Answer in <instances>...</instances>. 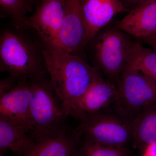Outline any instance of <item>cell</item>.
Instances as JSON below:
<instances>
[{"instance_id":"8fae6325","label":"cell","mask_w":156,"mask_h":156,"mask_svg":"<svg viewBox=\"0 0 156 156\" xmlns=\"http://www.w3.org/2000/svg\"><path fill=\"white\" fill-rule=\"evenodd\" d=\"M117 87L103 76L96 80L75 105L71 115L80 119L110 107L118 96Z\"/></svg>"},{"instance_id":"6da1fadb","label":"cell","mask_w":156,"mask_h":156,"mask_svg":"<svg viewBox=\"0 0 156 156\" xmlns=\"http://www.w3.org/2000/svg\"><path fill=\"white\" fill-rule=\"evenodd\" d=\"M0 71L19 81L48 75L40 38L30 27L11 20L2 28Z\"/></svg>"},{"instance_id":"8992f818","label":"cell","mask_w":156,"mask_h":156,"mask_svg":"<svg viewBox=\"0 0 156 156\" xmlns=\"http://www.w3.org/2000/svg\"><path fill=\"white\" fill-rule=\"evenodd\" d=\"M117 89L118 96L110 108L131 122L141 112L156 105V80L138 71L126 69Z\"/></svg>"},{"instance_id":"ffe728a7","label":"cell","mask_w":156,"mask_h":156,"mask_svg":"<svg viewBox=\"0 0 156 156\" xmlns=\"http://www.w3.org/2000/svg\"><path fill=\"white\" fill-rule=\"evenodd\" d=\"M121 1H122L124 7L128 10V12H129L137 5L146 2L147 0H121Z\"/></svg>"},{"instance_id":"7402d4cb","label":"cell","mask_w":156,"mask_h":156,"mask_svg":"<svg viewBox=\"0 0 156 156\" xmlns=\"http://www.w3.org/2000/svg\"><path fill=\"white\" fill-rule=\"evenodd\" d=\"M142 41H144L147 44L150 45L154 49V51L156 52V34Z\"/></svg>"},{"instance_id":"5b68a950","label":"cell","mask_w":156,"mask_h":156,"mask_svg":"<svg viewBox=\"0 0 156 156\" xmlns=\"http://www.w3.org/2000/svg\"><path fill=\"white\" fill-rule=\"evenodd\" d=\"M80 120V125L73 131L79 139L115 147L132 145L131 121L111 108L86 115Z\"/></svg>"},{"instance_id":"9a60e30c","label":"cell","mask_w":156,"mask_h":156,"mask_svg":"<svg viewBox=\"0 0 156 156\" xmlns=\"http://www.w3.org/2000/svg\"><path fill=\"white\" fill-rule=\"evenodd\" d=\"M132 146L144 151L156 143V105L141 112L131 121Z\"/></svg>"},{"instance_id":"52a82bcc","label":"cell","mask_w":156,"mask_h":156,"mask_svg":"<svg viewBox=\"0 0 156 156\" xmlns=\"http://www.w3.org/2000/svg\"><path fill=\"white\" fill-rule=\"evenodd\" d=\"M88 42V34L81 13L80 0H68L55 45L88 62L86 53Z\"/></svg>"},{"instance_id":"ac0fdd59","label":"cell","mask_w":156,"mask_h":156,"mask_svg":"<svg viewBox=\"0 0 156 156\" xmlns=\"http://www.w3.org/2000/svg\"><path fill=\"white\" fill-rule=\"evenodd\" d=\"M81 142L79 147L78 144L75 156H131L129 147L109 146L85 140Z\"/></svg>"},{"instance_id":"2e32d148","label":"cell","mask_w":156,"mask_h":156,"mask_svg":"<svg viewBox=\"0 0 156 156\" xmlns=\"http://www.w3.org/2000/svg\"><path fill=\"white\" fill-rule=\"evenodd\" d=\"M126 68L136 70L156 80V52L134 41L131 59Z\"/></svg>"},{"instance_id":"9c48e42d","label":"cell","mask_w":156,"mask_h":156,"mask_svg":"<svg viewBox=\"0 0 156 156\" xmlns=\"http://www.w3.org/2000/svg\"><path fill=\"white\" fill-rule=\"evenodd\" d=\"M33 89L29 81H19L10 92L0 96V117L31 130L30 111Z\"/></svg>"},{"instance_id":"44dd1931","label":"cell","mask_w":156,"mask_h":156,"mask_svg":"<svg viewBox=\"0 0 156 156\" xmlns=\"http://www.w3.org/2000/svg\"><path fill=\"white\" fill-rule=\"evenodd\" d=\"M142 156H156V143L148 146Z\"/></svg>"},{"instance_id":"5bb4252c","label":"cell","mask_w":156,"mask_h":156,"mask_svg":"<svg viewBox=\"0 0 156 156\" xmlns=\"http://www.w3.org/2000/svg\"><path fill=\"white\" fill-rule=\"evenodd\" d=\"M36 142L29 129L11 120L0 117V150L11 151L23 156Z\"/></svg>"},{"instance_id":"4fadbf2b","label":"cell","mask_w":156,"mask_h":156,"mask_svg":"<svg viewBox=\"0 0 156 156\" xmlns=\"http://www.w3.org/2000/svg\"><path fill=\"white\" fill-rule=\"evenodd\" d=\"M79 139L65 127L36 142L23 156H75Z\"/></svg>"},{"instance_id":"e0dca14e","label":"cell","mask_w":156,"mask_h":156,"mask_svg":"<svg viewBox=\"0 0 156 156\" xmlns=\"http://www.w3.org/2000/svg\"><path fill=\"white\" fill-rule=\"evenodd\" d=\"M38 0H0L1 17L29 27L27 17Z\"/></svg>"},{"instance_id":"7a4b0ae2","label":"cell","mask_w":156,"mask_h":156,"mask_svg":"<svg viewBox=\"0 0 156 156\" xmlns=\"http://www.w3.org/2000/svg\"><path fill=\"white\" fill-rule=\"evenodd\" d=\"M39 38L51 83L71 115L78 101L90 86L102 76L83 58Z\"/></svg>"},{"instance_id":"d6986e66","label":"cell","mask_w":156,"mask_h":156,"mask_svg":"<svg viewBox=\"0 0 156 156\" xmlns=\"http://www.w3.org/2000/svg\"><path fill=\"white\" fill-rule=\"evenodd\" d=\"M18 82L17 79L10 76L2 79L0 81V96L11 91L16 87Z\"/></svg>"},{"instance_id":"30bf717a","label":"cell","mask_w":156,"mask_h":156,"mask_svg":"<svg viewBox=\"0 0 156 156\" xmlns=\"http://www.w3.org/2000/svg\"><path fill=\"white\" fill-rule=\"evenodd\" d=\"M114 23L117 28L140 42L156 34V0L140 3Z\"/></svg>"},{"instance_id":"7c38bea8","label":"cell","mask_w":156,"mask_h":156,"mask_svg":"<svg viewBox=\"0 0 156 156\" xmlns=\"http://www.w3.org/2000/svg\"><path fill=\"white\" fill-rule=\"evenodd\" d=\"M80 2L88 42L110 23L115 15L128 12L121 0H80Z\"/></svg>"},{"instance_id":"603a6c76","label":"cell","mask_w":156,"mask_h":156,"mask_svg":"<svg viewBox=\"0 0 156 156\" xmlns=\"http://www.w3.org/2000/svg\"><path fill=\"white\" fill-rule=\"evenodd\" d=\"M0 156H4L2 155H0Z\"/></svg>"},{"instance_id":"3957f363","label":"cell","mask_w":156,"mask_h":156,"mask_svg":"<svg viewBox=\"0 0 156 156\" xmlns=\"http://www.w3.org/2000/svg\"><path fill=\"white\" fill-rule=\"evenodd\" d=\"M134 43L131 36L117 28L114 23H109L88 42L86 48L87 59L117 87L131 59Z\"/></svg>"},{"instance_id":"ba28073f","label":"cell","mask_w":156,"mask_h":156,"mask_svg":"<svg viewBox=\"0 0 156 156\" xmlns=\"http://www.w3.org/2000/svg\"><path fill=\"white\" fill-rule=\"evenodd\" d=\"M68 0H38L33 14L27 17L28 25L44 41L56 44Z\"/></svg>"},{"instance_id":"277c9868","label":"cell","mask_w":156,"mask_h":156,"mask_svg":"<svg viewBox=\"0 0 156 156\" xmlns=\"http://www.w3.org/2000/svg\"><path fill=\"white\" fill-rule=\"evenodd\" d=\"M29 81L33 89L30 134L36 142L64 127L69 114L55 92L49 75Z\"/></svg>"}]
</instances>
